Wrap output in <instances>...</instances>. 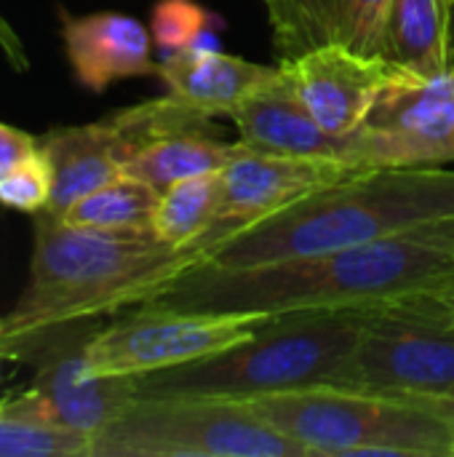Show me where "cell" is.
<instances>
[{
  "label": "cell",
  "instance_id": "1",
  "mask_svg": "<svg viewBox=\"0 0 454 457\" xmlns=\"http://www.w3.org/2000/svg\"><path fill=\"white\" fill-rule=\"evenodd\" d=\"M454 289V238L439 225L351 249L260 265L201 262L147 305L203 313L278 316L297 311H372Z\"/></svg>",
  "mask_w": 454,
  "mask_h": 457
},
{
  "label": "cell",
  "instance_id": "2",
  "mask_svg": "<svg viewBox=\"0 0 454 457\" xmlns=\"http://www.w3.org/2000/svg\"><path fill=\"white\" fill-rule=\"evenodd\" d=\"M206 257L201 241L174 246L153 233L91 230L40 212L24 289L0 316V353L13 361L102 316L147 305Z\"/></svg>",
  "mask_w": 454,
  "mask_h": 457
},
{
  "label": "cell",
  "instance_id": "3",
  "mask_svg": "<svg viewBox=\"0 0 454 457\" xmlns=\"http://www.w3.org/2000/svg\"><path fill=\"white\" fill-rule=\"evenodd\" d=\"M454 220V171L369 169L222 238L211 265H260L375 244Z\"/></svg>",
  "mask_w": 454,
  "mask_h": 457
},
{
  "label": "cell",
  "instance_id": "4",
  "mask_svg": "<svg viewBox=\"0 0 454 457\" xmlns=\"http://www.w3.org/2000/svg\"><path fill=\"white\" fill-rule=\"evenodd\" d=\"M369 311H297L268 316L244 343L136 378L142 396L249 402L308 386H337Z\"/></svg>",
  "mask_w": 454,
  "mask_h": 457
},
{
  "label": "cell",
  "instance_id": "5",
  "mask_svg": "<svg viewBox=\"0 0 454 457\" xmlns=\"http://www.w3.org/2000/svg\"><path fill=\"white\" fill-rule=\"evenodd\" d=\"M310 457H454L452 428L407 399L345 386H308L249 399Z\"/></svg>",
  "mask_w": 454,
  "mask_h": 457
},
{
  "label": "cell",
  "instance_id": "6",
  "mask_svg": "<svg viewBox=\"0 0 454 457\" xmlns=\"http://www.w3.org/2000/svg\"><path fill=\"white\" fill-rule=\"evenodd\" d=\"M88 457H310L249 402L136 394L91 439Z\"/></svg>",
  "mask_w": 454,
  "mask_h": 457
},
{
  "label": "cell",
  "instance_id": "7",
  "mask_svg": "<svg viewBox=\"0 0 454 457\" xmlns=\"http://www.w3.org/2000/svg\"><path fill=\"white\" fill-rule=\"evenodd\" d=\"M337 386L393 399L454 394L450 292H420L372 308Z\"/></svg>",
  "mask_w": 454,
  "mask_h": 457
},
{
  "label": "cell",
  "instance_id": "8",
  "mask_svg": "<svg viewBox=\"0 0 454 457\" xmlns=\"http://www.w3.org/2000/svg\"><path fill=\"white\" fill-rule=\"evenodd\" d=\"M209 115L174 94L115 110L80 126H56L37 137L54 171L45 214L62 217L78 198L120 177L126 163L158 137L174 131H203Z\"/></svg>",
  "mask_w": 454,
  "mask_h": 457
},
{
  "label": "cell",
  "instance_id": "9",
  "mask_svg": "<svg viewBox=\"0 0 454 457\" xmlns=\"http://www.w3.org/2000/svg\"><path fill=\"white\" fill-rule=\"evenodd\" d=\"M265 319L268 316L257 313H203L139 305V311L88 337L86 361L104 378H139L244 343Z\"/></svg>",
  "mask_w": 454,
  "mask_h": 457
},
{
  "label": "cell",
  "instance_id": "10",
  "mask_svg": "<svg viewBox=\"0 0 454 457\" xmlns=\"http://www.w3.org/2000/svg\"><path fill=\"white\" fill-rule=\"evenodd\" d=\"M96 329L70 335L45 348L40 370L19 394L0 399V412L24 423L67 428L94 439L134 396L136 378H104L86 361V343Z\"/></svg>",
  "mask_w": 454,
  "mask_h": 457
},
{
  "label": "cell",
  "instance_id": "11",
  "mask_svg": "<svg viewBox=\"0 0 454 457\" xmlns=\"http://www.w3.org/2000/svg\"><path fill=\"white\" fill-rule=\"evenodd\" d=\"M361 171L369 169L332 158L289 155L244 145V150L219 171L222 201L214 230L206 238L209 252L230 233L244 230L297 204L300 198L351 179Z\"/></svg>",
  "mask_w": 454,
  "mask_h": 457
},
{
  "label": "cell",
  "instance_id": "12",
  "mask_svg": "<svg viewBox=\"0 0 454 457\" xmlns=\"http://www.w3.org/2000/svg\"><path fill=\"white\" fill-rule=\"evenodd\" d=\"M281 67L308 112L340 137L364 129L380 99L412 75L385 56L359 54L337 43L313 48Z\"/></svg>",
  "mask_w": 454,
  "mask_h": 457
},
{
  "label": "cell",
  "instance_id": "13",
  "mask_svg": "<svg viewBox=\"0 0 454 457\" xmlns=\"http://www.w3.org/2000/svg\"><path fill=\"white\" fill-rule=\"evenodd\" d=\"M227 118L235 123L238 139L249 147L367 166L361 129L345 137L326 131L300 102L284 67L268 86L254 91Z\"/></svg>",
  "mask_w": 454,
  "mask_h": 457
},
{
  "label": "cell",
  "instance_id": "14",
  "mask_svg": "<svg viewBox=\"0 0 454 457\" xmlns=\"http://www.w3.org/2000/svg\"><path fill=\"white\" fill-rule=\"evenodd\" d=\"M62 43L72 78L91 94L134 78L158 75L153 59V32L134 16L120 11L70 13L59 5Z\"/></svg>",
  "mask_w": 454,
  "mask_h": 457
},
{
  "label": "cell",
  "instance_id": "15",
  "mask_svg": "<svg viewBox=\"0 0 454 457\" xmlns=\"http://www.w3.org/2000/svg\"><path fill=\"white\" fill-rule=\"evenodd\" d=\"M278 64L337 43L383 56L391 0H262Z\"/></svg>",
  "mask_w": 454,
  "mask_h": 457
},
{
  "label": "cell",
  "instance_id": "16",
  "mask_svg": "<svg viewBox=\"0 0 454 457\" xmlns=\"http://www.w3.org/2000/svg\"><path fill=\"white\" fill-rule=\"evenodd\" d=\"M281 67L257 64L219 51H174L161 56L158 78L169 94L195 107L198 112L230 115L254 91L268 86Z\"/></svg>",
  "mask_w": 454,
  "mask_h": 457
},
{
  "label": "cell",
  "instance_id": "17",
  "mask_svg": "<svg viewBox=\"0 0 454 457\" xmlns=\"http://www.w3.org/2000/svg\"><path fill=\"white\" fill-rule=\"evenodd\" d=\"M383 56L420 78L450 70L447 3L444 0H391Z\"/></svg>",
  "mask_w": 454,
  "mask_h": 457
},
{
  "label": "cell",
  "instance_id": "18",
  "mask_svg": "<svg viewBox=\"0 0 454 457\" xmlns=\"http://www.w3.org/2000/svg\"><path fill=\"white\" fill-rule=\"evenodd\" d=\"M244 142H222L206 131H174L144 145L123 169V174L136 177L155 190H166L174 182L190 177L219 174L238 153Z\"/></svg>",
  "mask_w": 454,
  "mask_h": 457
},
{
  "label": "cell",
  "instance_id": "19",
  "mask_svg": "<svg viewBox=\"0 0 454 457\" xmlns=\"http://www.w3.org/2000/svg\"><path fill=\"white\" fill-rule=\"evenodd\" d=\"M161 190L153 185L120 174L107 185L78 198L59 220L110 233H153V217L158 209Z\"/></svg>",
  "mask_w": 454,
  "mask_h": 457
},
{
  "label": "cell",
  "instance_id": "20",
  "mask_svg": "<svg viewBox=\"0 0 454 457\" xmlns=\"http://www.w3.org/2000/svg\"><path fill=\"white\" fill-rule=\"evenodd\" d=\"M222 201V179L219 174L190 177L166 187L158 198V209L153 217V236L174 244H206L214 230Z\"/></svg>",
  "mask_w": 454,
  "mask_h": 457
},
{
  "label": "cell",
  "instance_id": "21",
  "mask_svg": "<svg viewBox=\"0 0 454 457\" xmlns=\"http://www.w3.org/2000/svg\"><path fill=\"white\" fill-rule=\"evenodd\" d=\"M219 19L195 0H158L153 8V43L161 56L174 51H219V35L214 29Z\"/></svg>",
  "mask_w": 454,
  "mask_h": 457
},
{
  "label": "cell",
  "instance_id": "22",
  "mask_svg": "<svg viewBox=\"0 0 454 457\" xmlns=\"http://www.w3.org/2000/svg\"><path fill=\"white\" fill-rule=\"evenodd\" d=\"M91 436L48 428L0 412V457H88Z\"/></svg>",
  "mask_w": 454,
  "mask_h": 457
},
{
  "label": "cell",
  "instance_id": "23",
  "mask_svg": "<svg viewBox=\"0 0 454 457\" xmlns=\"http://www.w3.org/2000/svg\"><path fill=\"white\" fill-rule=\"evenodd\" d=\"M54 190V171L43 150L13 166L5 177H0V206L24 212V214H40L45 212Z\"/></svg>",
  "mask_w": 454,
  "mask_h": 457
},
{
  "label": "cell",
  "instance_id": "24",
  "mask_svg": "<svg viewBox=\"0 0 454 457\" xmlns=\"http://www.w3.org/2000/svg\"><path fill=\"white\" fill-rule=\"evenodd\" d=\"M37 150H40L37 137H32L24 129L0 123V177H5L13 166H19Z\"/></svg>",
  "mask_w": 454,
  "mask_h": 457
},
{
  "label": "cell",
  "instance_id": "25",
  "mask_svg": "<svg viewBox=\"0 0 454 457\" xmlns=\"http://www.w3.org/2000/svg\"><path fill=\"white\" fill-rule=\"evenodd\" d=\"M0 54L5 56V62H8V67L13 72H27L29 70L27 48H24L21 37L16 35L13 24L3 16V11H0Z\"/></svg>",
  "mask_w": 454,
  "mask_h": 457
},
{
  "label": "cell",
  "instance_id": "26",
  "mask_svg": "<svg viewBox=\"0 0 454 457\" xmlns=\"http://www.w3.org/2000/svg\"><path fill=\"white\" fill-rule=\"evenodd\" d=\"M401 399L431 410L433 415H439L452 428L454 434V394H444V396H401Z\"/></svg>",
  "mask_w": 454,
  "mask_h": 457
},
{
  "label": "cell",
  "instance_id": "27",
  "mask_svg": "<svg viewBox=\"0 0 454 457\" xmlns=\"http://www.w3.org/2000/svg\"><path fill=\"white\" fill-rule=\"evenodd\" d=\"M447 46H450V67H454V0L447 3Z\"/></svg>",
  "mask_w": 454,
  "mask_h": 457
},
{
  "label": "cell",
  "instance_id": "28",
  "mask_svg": "<svg viewBox=\"0 0 454 457\" xmlns=\"http://www.w3.org/2000/svg\"><path fill=\"white\" fill-rule=\"evenodd\" d=\"M439 228L447 233V236H452L454 238V220H447V222H439Z\"/></svg>",
  "mask_w": 454,
  "mask_h": 457
},
{
  "label": "cell",
  "instance_id": "29",
  "mask_svg": "<svg viewBox=\"0 0 454 457\" xmlns=\"http://www.w3.org/2000/svg\"><path fill=\"white\" fill-rule=\"evenodd\" d=\"M450 303H452V308H454V289H450Z\"/></svg>",
  "mask_w": 454,
  "mask_h": 457
},
{
  "label": "cell",
  "instance_id": "30",
  "mask_svg": "<svg viewBox=\"0 0 454 457\" xmlns=\"http://www.w3.org/2000/svg\"><path fill=\"white\" fill-rule=\"evenodd\" d=\"M444 3H450V0H444Z\"/></svg>",
  "mask_w": 454,
  "mask_h": 457
}]
</instances>
